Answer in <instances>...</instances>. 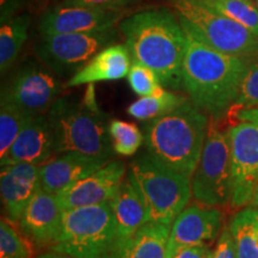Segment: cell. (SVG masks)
I'll use <instances>...</instances> for the list:
<instances>
[{"label": "cell", "mask_w": 258, "mask_h": 258, "mask_svg": "<svg viewBox=\"0 0 258 258\" xmlns=\"http://www.w3.org/2000/svg\"><path fill=\"white\" fill-rule=\"evenodd\" d=\"M127 79L131 89L141 97L152 95L163 86L159 77L153 70L137 61L132 63Z\"/></svg>", "instance_id": "29"}, {"label": "cell", "mask_w": 258, "mask_h": 258, "mask_svg": "<svg viewBox=\"0 0 258 258\" xmlns=\"http://www.w3.org/2000/svg\"><path fill=\"white\" fill-rule=\"evenodd\" d=\"M109 133L114 151L124 157L133 156L145 140L137 124L121 120H112L109 123Z\"/></svg>", "instance_id": "28"}, {"label": "cell", "mask_w": 258, "mask_h": 258, "mask_svg": "<svg viewBox=\"0 0 258 258\" xmlns=\"http://www.w3.org/2000/svg\"><path fill=\"white\" fill-rule=\"evenodd\" d=\"M54 153L55 146L48 116L44 114L31 115L9 153L2 159V166L18 163L41 166L51 159Z\"/></svg>", "instance_id": "16"}, {"label": "cell", "mask_w": 258, "mask_h": 258, "mask_svg": "<svg viewBox=\"0 0 258 258\" xmlns=\"http://www.w3.org/2000/svg\"><path fill=\"white\" fill-rule=\"evenodd\" d=\"M116 243L111 203L67 209L50 250L76 258H110Z\"/></svg>", "instance_id": "5"}, {"label": "cell", "mask_w": 258, "mask_h": 258, "mask_svg": "<svg viewBox=\"0 0 258 258\" xmlns=\"http://www.w3.org/2000/svg\"><path fill=\"white\" fill-rule=\"evenodd\" d=\"M218 120L209 118L207 137L201 158L191 177L192 196L209 207H224L231 203L232 169L228 131Z\"/></svg>", "instance_id": "8"}, {"label": "cell", "mask_w": 258, "mask_h": 258, "mask_svg": "<svg viewBox=\"0 0 258 258\" xmlns=\"http://www.w3.org/2000/svg\"><path fill=\"white\" fill-rule=\"evenodd\" d=\"M257 108H258V106H257Z\"/></svg>", "instance_id": "38"}, {"label": "cell", "mask_w": 258, "mask_h": 258, "mask_svg": "<svg viewBox=\"0 0 258 258\" xmlns=\"http://www.w3.org/2000/svg\"><path fill=\"white\" fill-rule=\"evenodd\" d=\"M258 106V56L250 61L241 82L239 96L232 110L257 108Z\"/></svg>", "instance_id": "30"}, {"label": "cell", "mask_w": 258, "mask_h": 258, "mask_svg": "<svg viewBox=\"0 0 258 258\" xmlns=\"http://www.w3.org/2000/svg\"><path fill=\"white\" fill-rule=\"evenodd\" d=\"M89 85L83 102L57 98L48 111L55 153L74 152L109 159L114 148L109 125L97 105L93 84Z\"/></svg>", "instance_id": "4"}, {"label": "cell", "mask_w": 258, "mask_h": 258, "mask_svg": "<svg viewBox=\"0 0 258 258\" xmlns=\"http://www.w3.org/2000/svg\"><path fill=\"white\" fill-rule=\"evenodd\" d=\"M131 175L143 195L151 222L172 225L192 195L191 177L164 165L150 153L133 161Z\"/></svg>", "instance_id": "6"}, {"label": "cell", "mask_w": 258, "mask_h": 258, "mask_svg": "<svg viewBox=\"0 0 258 258\" xmlns=\"http://www.w3.org/2000/svg\"><path fill=\"white\" fill-rule=\"evenodd\" d=\"M178 18L186 38L182 89L198 108L220 121L235 104L250 61L211 47L186 19Z\"/></svg>", "instance_id": "1"}, {"label": "cell", "mask_w": 258, "mask_h": 258, "mask_svg": "<svg viewBox=\"0 0 258 258\" xmlns=\"http://www.w3.org/2000/svg\"><path fill=\"white\" fill-rule=\"evenodd\" d=\"M171 3L177 15L186 19L211 47L244 59L258 56V36L249 29L195 0H171Z\"/></svg>", "instance_id": "9"}, {"label": "cell", "mask_w": 258, "mask_h": 258, "mask_svg": "<svg viewBox=\"0 0 258 258\" xmlns=\"http://www.w3.org/2000/svg\"><path fill=\"white\" fill-rule=\"evenodd\" d=\"M120 31L133 61L153 70L165 88L182 89L186 38L179 18L167 9H148L121 21Z\"/></svg>", "instance_id": "2"}, {"label": "cell", "mask_w": 258, "mask_h": 258, "mask_svg": "<svg viewBox=\"0 0 258 258\" xmlns=\"http://www.w3.org/2000/svg\"><path fill=\"white\" fill-rule=\"evenodd\" d=\"M125 166L121 160L109 161L92 175L78 180L56 194L63 211L111 202L125 179Z\"/></svg>", "instance_id": "13"}, {"label": "cell", "mask_w": 258, "mask_h": 258, "mask_svg": "<svg viewBox=\"0 0 258 258\" xmlns=\"http://www.w3.org/2000/svg\"><path fill=\"white\" fill-rule=\"evenodd\" d=\"M209 118L191 101L145 127L148 153L177 172L192 177L207 137Z\"/></svg>", "instance_id": "3"}, {"label": "cell", "mask_w": 258, "mask_h": 258, "mask_svg": "<svg viewBox=\"0 0 258 258\" xmlns=\"http://www.w3.org/2000/svg\"><path fill=\"white\" fill-rule=\"evenodd\" d=\"M252 207H257V208H258V201H257L256 203H253V205H252Z\"/></svg>", "instance_id": "36"}, {"label": "cell", "mask_w": 258, "mask_h": 258, "mask_svg": "<svg viewBox=\"0 0 258 258\" xmlns=\"http://www.w3.org/2000/svg\"><path fill=\"white\" fill-rule=\"evenodd\" d=\"M9 218L0 224V258H34V246L27 234L16 227Z\"/></svg>", "instance_id": "27"}, {"label": "cell", "mask_w": 258, "mask_h": 258, "mask_svg": "<svg viewBox=\"0 0 258 258\" xmlns=\"http://www.w3.org/2000/svg\"><path fill=\"white\" fill-rule=\"evenodd\" d=\"M120 11L86 8L62 3L42 15L38 24L42 36L73 32H95L114 29L120 21Z\"/></svg>", "instance_id": "12"}, {"label": "cell", "mask_w": 258, "mask_h": 258, "mask_svg": "<svg viewBox=\"0 0 258 258\" xmlns=\"http://www.w3.org/2000/svg\"><path fill=\"white\" fill-rule=\"evenodd\" d=\"M257 201H258V186H257V190H256V192H254V196H253L252 201H251V203H250V206H252L253 203H256Z\"/></svg>", "instance_id": "35"}, {"label": "cell", "mask_w": 258, "mask_h": 258, "mask_svg": "<svg viewBox=\"0 0 258 258\" xmlns=\"http://www.w3.org/2000/svg\"><path fill=\"white\" fill-rule=\"evenodd\" d=\"M132 55L125 43H112L99 50L85 66L76 72L67 82V88L115 82L128 77L132 67Z\"/></svg>", "instance_id": "19"}, {"label": "cell", "mask_w": 258, "mask_h": 258, "mask_svg": "<svg viewBox=\"0 0 258 258\" xmlns=\"http://www.w3.org/2000/svg\"><path fill=\"white\" fill-rule=\"evenodd\" d=\"M214 251L206 243L183 247L172 258H213Z\"/></svg>", "instance_id": "33"}, {"label": "cell", "mask_w": 258, "mask_h": 258, "mask_svg": "<svg viewBox=\"0 0 258 258\" xmlns=\"http://www.w3.org/2000/svg\"><path fill=\"white\" fill-rule=\"evenodd\" d=\"M235 257L258 258V208L247 206L235 213L230 222Z\"/></svg>", "instance_id": "22"}, {"label": "cell", "mask_w": 258, "mask_h": 258, "mask_svg": "<svg viewBox=\"0 0 258 258\" xmlns=\"http://www.w3.org/2000/svg\"><path fill=\"white\" fill-rule=\"evenodd\" d=\"M188 101L184 96L177 95L160 88L150 96H143L128 106L127 112L139 121H152L170 114Z\"/></svg>", "instance_id": "24"}, {"label": "cell", "mask_w": 258, "mask_h": 258, "mask_svg": "<svg viewBox=\"0 0 258 258\" xmlns=\"http://www.w3.org/2000/svg\"><path fill=\"white\" fill-rule=\"evenodd\" d=\"M213 258H237L235 257V247L230 226H225L221 230V234L218 239Z\"/></svg>", "instance_id": "31"}, {"label": "cell", "mask_w": 258, "mask_h": 258, "mask_svg": "<svg viewBox=\"0 0 258 258\" xmlns=\"http://www.w3.org/2000/svg\"><path fill=\"white\" fill-rule=\"evenodd\" d=\"M37 258H76V257H72V256H70V254L61 253V252H57V251L50 250L49 252L42 253L41 256H38Z\"/></svg>", "instance_id": "34"}, {"label": "cell", "mask_w": 258, "mask_h": 258, "mask_svg": "<svg viewBox=\"0 0 258 258\" xmlns=\"http://www.w3.org/2000/svg\"><path fill=\"white\" fill-rule=\"evenodd\" d=\"M171 225L148 221L115 245L110 258H167Z\"/></svg>", "instance_id": "21"}, {"label": "cell", "mask_w": 258, "mask_h": 258, "mask_svg": "<svg viewBox=\"0 0 258 258\" xmlns=\"http://www.w3.org/2000/svg\"><path fill=\"white\" fill-rule=\"evenodd\" d=\"M108 159L69 152L51 158L40 166L41 188L50 194H59L78 180L85 178L105 165Z\"/></svg>", "instance_id": "17"}, {"label": "cell", "mask_w": 258, "mask_h": 258, "mask_svg": "<svg viewBox=\"0 0 258 258\" xmlns=\"http://www.w3.org/2000/svg\"><path fill=\"white\" fill-rule=\"evenodd\" d=\"M230 125L232 195L234 211L250 206L258 186V108L231 110Z\"/></svg>", "instance_id": "7"}, {"label": "cell", "mask_w": 258, "mask_h": 258, "mask_svg": "<svg viewBox=\"0 0 258 258\" xmlns=\"http://www.w3.org/2000/svg\"><path fill=\"white\" fill-rule=\"evenodd\" d=\"M114 29L95 32H73L42 36L36 47L40 60L59 74L78 72L103 48L115 43Z\"/></svg>", "instance_id": "10"}, {"label": "cell", "mask_w": 258, "mask_h": 258, "mask_svg": "<svg viewBox=\"0 0 258 258\" xmlns=\"http://www.w3.org/2000/svg\"><path fill=\"white\" fill-rule=\"evenodd\" d=\"M110 203L116 224L115 245H117L148 222V214L143 195L132 175L123 180Z\"/></svg>", "instance_id": "20"}, {"label": "cell", "mask_w": 258, "mask_h": 258, "mask_svg": "<svg viewBox=\"0 0 258 258\" xmlns=\"http://www.w3.org/2000/svg\"><path fill=\"white\" fill-rule=\"evenodd\" d=\"M41 189L40 165L28 163L2 166L0 191L6 217L18 222L25 208Z\"/></svg>", "instance_id": "15"}, {"label": "cell", "mask_w": 258, "mask_h": 258, "mask_svg": "<svg viewBox=\"0 0 258 258\" xmlns=\"http://www.w3.org/2000/svg\"><path fill=\"white\" fill-rule=\"evenodd\" d=\"M30 116L11 103L0 99V160L9 153Z\"/></svg>", "instance_id": "26"}, {"label": "cell", "mask_w": 258, "mask_h": 258, "mask_svg": "<svg viewBox=\"0 0 258 258\" xmlns=\"http://www.w3.org/2000/svg\"><path fill=\"white\" fill-rule=\"evenodd\" d=\"M63 212L56 194L41 188L19 219V227L36 243L51 244L60 230Z\"/></svg>", "instance_id": "18"}, {"label": "cell", "mask_w": 258, "mask_h": 258, "mask_svg": "<svg viewBox=\"0 0 258 258\" xmlns=\"http://www.w3.org/2000/svg\"><path fill=\"white\" fill-rule=\"evenodd\" d=\"M256 5H257V8H258V0H256Z\"/></svg>", "instance_id": "37"}, {"label": "cell", "mask_w": 258, "mask_h": 258, "mask_svg": "<svg viewBox=\"0 0 258 258\" xmlns=\"http://www.w3.org/2000/svg\"><path fill=\"white\" fill-rule=\"evenodd\" d=\"M30 16H12L2 22L0 27V71L2 74L11 69L28 38Z\"/></svg>", "instance_id": "23"}, {"label": "cell", "mask_w": 258, "mask_h": 258, "mask_svg": "<svg viewBox=\"0 0 258 258\" xmlns=\"http://www.w3.org/2000/svg\"><path fill=\"white\" fill-rule=\"evenodd\" d=\"M64 2L91 9L120 11L123 6L128 5L132 0H64Z\"/></svg>", "instance_id": "32"}, {"label": "cell", "mask_w": 258, "mask_h": 258, "mask_svg": "<svg viewBox=\"0 0 258 258\" xmlns=\"http://www.w3.org/2000/svg\"><path fill=\"white\" fill-rule=\"evenodd\" d=\"M61 90L62 85L50 71L29 63L3 86L2 99L30 115H41L50 110Z\"/></svg>", "instance_id": "11"}, {"label": "cell", "mask_w": 258, "mask_h": 258, "mask_svg": "<svg viewBox=\"0 0 258 258\" xmlns=\"http://www.w3.org/2000/svg\"><path fill=\"white\" fill-rule=\"evenodd\" d=\"M195 2L237 22L258 36V8L251 0H195Z\"/></svg>", "instance_id": "25"}, {"label": "cell", "mask_w": 258, "mask_h": 258, "mask_svg": "<svg viewBox=\"0 0 258 258\" xmlns=\"http://www.w3.org/2000/svg\"><path fill=\"white\" fill-rule=\"evenodd\" d=\"M224 214L219 207L192 205L183 209L172 222L167 244V258L183 247L214 240L222 230Z\"/></svg>", "instance_id": "14"}]
</instances>
